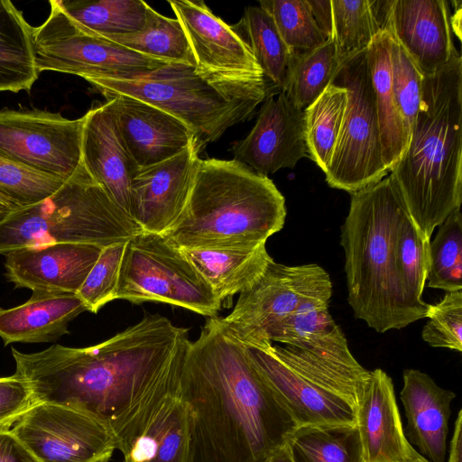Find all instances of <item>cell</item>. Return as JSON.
<instances>
[{
	"label": "cell",
	"mask_w": 462,
	"mask_h": 462,
	"mask_svg": "<svg viewBox=\"0 0 462 462\" xmlns=\"http://www.w3.org/2000/svg\"><path fill=\"white\" fill-rule=\"evenodd\" d=\"M180 377L190 414V462H262L296 429L219 317L189 340Z\"/></svg>",
	"instance_id": "6da1fadb"
},
{
	"label": "cell",
	"mask_w": 462,
	"mask_h": 462,
	"mask_svg": "<svg viewBox=\"0 0 462 462\" xmlns=\"http://www.w3.org/2000/svg\"><path fill=\"white\" fill-rule=\"evenodd\" d=\"M188 329L166 317L146 314L109 339L88 347L54 344L36 353L12 348L15 373L34 403L51 402L109 421L162 367L181 357Z\"/></svg>",
	"instance_id": "7a4b0ae2"
},
{
	"label": "cell",
	"mask_w": 462,
	"mask_h": 462,
	"mask_svg": "<svg viewBox=\"0 0 462 462\" xmlns=\"http://www.w3.org/2000/svg\"><path fill=\"white\" fill-rule=\"evenodd\" d=\"M462 58L457 52L423 76L421 99L407 147L390 171L420 234L436 227L462 202Z\"/></svg>",
	"instance_id": "3957f363"
},
{
	"label": "cell",
	"mask_w": 462,
	"mask_h": 462,
	"mask_svg": "<svg viewBox=\"0 0 462 462\" xmlns=\"http://www.w3.org/2000/svg\"><path fill=\"white\" fill-rule=\"evenodd\" d=\"M285 199L273 181L236 160L198 162L186 207L162 236L178 248L266 243L282 229Z\"/></svg>",
	"instance_id": "277c9868"
},
{
	"label": "cell",
	"mask_w": 462,
	"mask_h": 462,
	"mask_svg": "<svg viewBox=\"0 0 462 462\" xmlns=\"http://www.w3.org/2000/svg\"><path fill=\"white\" fill-rule=\"evenodd\" d=\"M406 211L389 174L351 194L348 214L340 228L348 304L356 319L379 333L415 322L394 261L395 234Z\"/></svg>",
	"instance_id": "5b68a950"
},
{
	"label": "cell",
	"mask_w": 462,
	"mask_h": 462,
	"mask_svg": "<svg viewBox=\"0 0 462 462\" xmlns=\"http://www.w3.org/2000/svg\"><path fill=\"white\" fill-rule=\"evenodd\" d=\"M87 81L106 98L125 95L171 114L192 131L200 152L231 126L251 119L271 93L268 81L208 79L194 66L174 62L131 80Z\"/></svg>",
	"instance_id": "8992f818"
},
{
	"label": "cell",
	"mask_w": 462,
	"mask_h": 462,
	"mask_svg": "<svg viewBox=\"0 0 462 462\" xmlns=\"http://www.w3.org/2000/svg\"><path fill=\"white\" fill-rule=\"evenodd\" d=\"M141 231L82 162L51 197L0 214V254L51 243L106 247Z\"/></svg>",
	"instance_id": "52a82bcc"
},
{
	"label": "cell",
	"mask_w": 462,
	"mask_h": 462,
	"mask_svg": "<svg viewBox=\"0 0 462 462\" xmlns=\"http://www.w3.org/2000/svg\"><path fill=\"white\" fill-rule=\"evenodd\" d=\"M184 355L157 372L110 420L123 462H190V414L180 377Z\"/></svg>",
	"instance_id": "ba28073f"
},
{
	"label": "cell",
	"mask_w": 462,
	"mask_h": 462,
	"mask_svg": "<svg viewBox=\"0 0 462 462\" xmlns=\"http://www.w3.org/2000/svg\"><path fill=\"white\" fill-rule=\"evenodd\" d=\"M43 23L32 26L39 73L56 71L90 79L131 80L171 62L154 59L109 41L71 18L59 0L49 1Z\"/></svg>",
	"instance_id": "9c48e42d"
},
{
	"label": "cell",
	"mask_w": 462,
	"mask_h": 462,
	"mask_svg": "<svg viewBox=\"0 0 462 462\" xmlns=\"http://www.w3.org/2000/svg\"><path fill=\"white\" fill-rule=\"evenodd\" d=\"M163 302L216 317L222 301L181 250L162 235L141 231L125 245L116 300Z\"/></svg>",
	"instance_id": "30bf717a"
},
{
	"label": "cell",
	"mask_w": 462,
	"mask_h": 462,
	"mask_svg": "<svg viewBox=\"0 0 462 462\" xmlns=\"http://www.w3.org/2000/svg\"><path fill=\"white\" fill-rule=\"evenodd\" d=\"M331 83L347 89L345 115L325 173L327 183L350 194L377 183L388 171L384 166L374 96L366 50L342 62Z\"/></svg>",
	"instance_id": "8fae6325"
},
{
	"label": "cell",
	"mask_w": 462,
	"mask_h": 462,
	"mask_svg": "<svg viewBox=\"0 0 462 462\" xmlns=\"http://www.w3.org/2000/svg\"><path fill=\"white\" fill-rule=\"evenodd\" d=\"M323 295L332 296V282L321 266L286 265L272 258L256 282L239 293L232 312L221 319L241 342H260L302 301Z\"/></svg>",
	"instance_id": "7c38bea8"
},
{
	"label": "cell",
	"mask_w": 462,
	"mask_h": 462,
	"mask_svg": "<svg viewBox=\"0 0 462 462\" xmlns=\"http://www.w3.org/2000/svg\"><path fill=\"white\" fill-rule=\"evenodd\" d=\"M12 431L38 462H110L116 450L108 420L57 403L33 404Z\"/></svg>",
	"instance_id": "4fadbf2b"
},
{
	"label": "cell",
	"mask_w": 462,
	"mask_h": 462,
	"mask_svg": "<svg viewBox=\"0 0 462 462\" xmlns=\"http://www.w3.org/2000/svg\"><path fill=\"white\" fill-rule=\"evenodd\" d=\"M85 119L39 109L0 110V155L68 179L82 163Z\"/></svg>",
	"instance_id": "5bb4252c"
},
{
	"label": "cell",
	"mask_w": 462,
	"mask_h": 462,
	"mask_svg": "<svg viewBox=\"0 0 462 462\" xmlns=\"http://www.w3.org/2000/svg\"><path fill=\"white\" fill-rule=\"evenodd\" d=\"M168 3L186 33L199 74L213 79L267 81L245 38L203 1Z\"/></svg>",
	"instance_id": "9a60e30c"
},
{
	"label": "cell",
	"mask_w": 462,
	"mask_h": 462,
	"mask_svg": "<svg viewBox=\"0 0 462 462\" xmlns=\"http://www.w3.org/2000/svg\"><path fill=\"white\" fill-rule=\"evenodd\" d=\"M229 151L234 160L260 175L294 168L300 159L309 157L304 110L285 91L271 92L263 100L251 131L235 142Z\"/></svg>",
	"instance_id": "2e32d148"
},
{
	"label": "cell",
	"mask_w": 462,
	"mask_h": 462,
	"mask_svg": "<svg viewBox=\"0 0 462 462\" xmlns=\"http://www.w3.org/2000/svg\"><path fill=\"white\" fill-rule=\"evenodd\" d=\"M241 343L261 378L290 415L296 428L356 425V411L347 402L290 367L274 353L273 342Z\"/></svg>",
	"instance_id": "e0dca14e"
},
{
	"label": "cell",
	"mask_w": 462,
	"mask_h": 462,
	"mask_svg": "<svg viewBox=\"0 0 462 462\" xmlns=\"http://www.w3.org/2000/svg\"><path fill=\"white\" fill-rule=\"evenodd\" d=\"M197 141L177 155L139 168L131 181L130 216L142 231L165 234L183 212L199 160Z\"/></svg>",
	"instance_id": "ac0fdd59"
},
{
	"label": "cell",
	"mask_w": 462,
	"mask_h": 462,
	"mask_svg": "<svg viewBox=\"0 0 462 462\" xmlns=\"http://www.w3.org/2000/svg\"><path fill=\"white\" fill-rule=\"evenodd\" d=\"M102 248L51 243L16 249L5 254V275L16 288L77 293Z\"/></svg>",
	"instance_id": "d6986e66"
},
{
	"label": "cell",
	"mask_w": 462,
	"mask_h": 462,
	"mask_svg": "<svg viewBox=\"0 0 462 462\" xmlns=\"http://www.w3.org/2000/svg\"><path fill=\"white\" fill-rule=\"evenodd\" d=\"M106 99L123 143L139 168L168 160L196 140L185 124L151 104L125 95Z\"/></svg>",
	"instance_id": "ffe728a7"
},
{
	"label": "cell",
	"mask_w": 462,
	"mask_h": 462,
	"mask_svg": "<svg viewBox=\"0 0 462 462\" xmlns=\"http://www.w3.org/2000/svg\"><path fill=\"white\" fill-rule=\"evenodd\" d=\"M449 3L394 0L389 32L423 76L435 73L458 52L452 40Z\"/></svg>",
	"instance_id": "44dd1931"
},
{
	"label": "cell",
	"mask_w": 462,
	"mask_h": 462,
	"mask_svg": "<svg viewBox=\"0 0 462 462\" xmlns=\"http://www.w3.org/2000/svg\"><path fill=\"white\" fill-rule=\"evenodd\" d=\"M85 116L82 162L110 199L131 217L130 186L139 167L123 143L107 101L89 109Z\"/></svg>",
	"instance_id": "7402d4cb"
},
{
	"label": "cell",
	"mask_w": 462,
	"mask_h": 462,
	"mask_svg": "<svg viewBox=\"0 0 462 462\" xmlns=\"http://www.w3.org/2000/svg\"><path fill=\"white\" fill-rule=\"evenodd\" d=\"M364 462H400L410 453L392 378L382 369L370 371L356 410Z\"/></svg>",
	"instance_id": "603a6c76"
},
{
	"label": "cell",
	"mask_w": 462,
	"mask_h": 462,
	"mask_svg": "<svg viewBox=\"0 0 462 462\" xmlns=\"http://www.w3.org/2000/svg\"><path fill=\"white\" fill-rule=\"evenodd\" d=\"M400 399L405 411L409 443L430 462H445L450 406L455 393L439 386L427 374L403 371Z\"/></svg>",
	"instance_id": "cb8c5ba5"
},
{
	"label": "cell",
	"mask_w": 462,
	"mask_h": 462,
	"mask_svg": "<svg viewBox=\"0 0 462 462\" xmlns=\"http://www.w3.org/2000/svg\"><path fill=\"white\" fill-rule=\"evenodd\" d=\"M274 353L297 373L356 410L370 371L351 354L344 336L314 346L272 344Z\"/></svg>",
	"instance_id": "d4e9b609"
},
{
	"label": "cell",
	"mask_w": 462,
	"mask_h": 462,
	"mask_svg": "<svg viewBox=\"0 0 462 462\" xmlns=\"http://www.w3.org/2000/svg\"><path fill=\"white\" fill-rule=\"evenodd\" d=\"M88 310L77 293L34 291L23 304L0 308V337L14 342H54L69 333V324Z\"/></svg>",
	"instance_id": "484cf974"
},
{
	"label": "cell",
	"mask_w": 462,
	"mask_h": 462,
	"mask_svg": "<svg viewBox=\"0 0 462 462\" xmlns=\"http://www.w3.org/2000/svg\"><path fill=\"white\" fill-rule=\"evenodd\" d=\"M180 249L222 302L253 285L272 259L266 243L234 247Z\"/></svg>",
	"instance_id": "4316f807"
},
{
	"label": "cell",
	"mask_w": 462,
	"mask_h": 462,
	"mask_svg": "<svg viewBox=\"0 0 462 462\" xmlns=\"http://www.w3.org/2000/svg\"><path fill=\"white\" fill-rule=\"evenodd\" d=\"M389 31L378 32L366 49L378 117L382 156L387 171L400 161L409 138L392 89Z\"/></svg>",
	"instance_id": "83f0119b"
},
{
	"label": "cell",
	"mask_w": 462,
	"mask_h": 462,
	"mask_svg": "<svg viewBox=\"0 0 462 462\" xmlns=\"http://www.w3.org/2000/svg\"><path fill=\"white\" fill-rule=\"evenodd\" d=\"M32 25L9 0H0V92L30 91L38 79Z\"/></svg>",
	"instance_id": "f1b7e54d"
},
{
	"label": "cell",
	"mask_w": 462,
	"mask_h": 462,
	"mask_svg": "<svg viewBox=\"0 0 462 462\" xmlns=\"http://www.w3.org/2000/svg\"><path fill=\"white\" fill-rule=\"evenodd\" d=\"M430 243V239L420 234L406 211L395 234L394 261L405 303L415 321L427 318L431 307L422 300L429 269Z\"/></svg>",
	"instance_id": "f546056e"
},
{
	"label": "cell",
	"mask_w": 462,
	"mask_h": 462,
	"mask_svg": "<svg viewBox=\"0 0 462 462\" xmlns=\"http://www.w3.org/2000/svg\"><path fill=\"white\" fill-rule=\"evenodd\" d=\"M286 443L294 462H364L356 425L299 427Z\"/></svg>",
	"instance_id": "4dcf8cb0"
},
{
	"label": "cell",
	"mask_w": 462,
	"mask_h": 462,
	"mask_svg": "<svg viewBox=\"0 0 462 462\" xmlns=\"http://www.w3.org/2000/svg\"><path fill=\"white\" fill-rule=\"evenodd\" d=\"M243 30L265 79L278 90L285 91L294 54L281 37L272 17L260 6L245 7L237 25Z\"/></svg>",
	"instance_id": "1f68e13d"
},
{
	"label": "cell",
	"mask_w": 462,
	"mask_h": 462,
	"mask_svg": "<svg viewBox=\"0 0 462 462\" xmlns=\"http://www.w3.org/2000/svg\"><path fill=\"white\" fill-rule=\"evenodd\" d=\"M100 36L154 59L195 67L189 41L179 20L166 17L150 5L147 10L146 24L141 31L128 34Z\"/></svg>",
	"instance_id": "d6a6232c"
},
{
	"label": "cell",
	"mask_w": 462,
	"mask_h": 462,
	"mask_svg": "<svg viewBox=\"0 0 462 462\" xmlns=\"http://www.w3.org/2000/svg\"><path fill=\"white\" fill-rule=\"evenodd\" d=\"M347 103V89L330 83L305 110L309 157L326 173L341 129Z\"/></svg>",
	"instance_id": "836d02e7"
},
{
	"label": "cell",
	"mask_w": 462,
	"mask_h": 462,
	"mask_svg": "<svg viewBox=\"0 0 462 462\" xmlns=\"http://www.w3.org/2000/svg\"><path fill=\"white\" fill-rule=\"evenodd\" d=\"M66 13L100 35L134 33L146 24L149 5L142 0H59Z\"/></svg>",
	"instance_id": "e575fe53"
},
{
	"label": "cell",
	"mask_w": 462,
	"mask_h": 462,
	"mask_svg": "<svg viewBox=\"0 0 462 462\" xmlns=\"http://www.w3.org/2000/svg\"><path fill=\"white\" fill-rule=\"evenodd\" d=\"M339 65L333 39L311 51L294 54L287 96L305 110L331 83Z\"/></svg>",
	"instance_id": "d590c367"
},
{
	"label": "cell",
	"mask_w": 462,
	"mask_h": 462,
	"mask_svg": "<svg viewBox=\"0 0 462 462\" xmlns=\"http://www.w3.org/2000/svg\"><path fill=\"white\" fill-rule=\"evenodd\" d=\"M430 243L428 287L446 292L462 290V215L457 209L439 225Z\"/></svg>",
	"instance_id": "8d00e7d4"
},
{
	"label": "cell",
	"mask_w": 462,
	"mask_h": 462,
	"mask_svg": "<svg viewBox=\"0 0 462 462\" xmlns=\"http://www.w3.org/2000/svg\"><path fill=\"white\" fill-rule=\"evenodd\" d=\"M331 296H316L302 301L297 310L267 333L266 340L304 346L333 333L339 326L328 311Z\"/></svg>",
	"instance_id": "74e56055"
},
{
	"label": "cell",
	"mask_w": 462,
	"mask_h": 462,
	"mask_svg": "<svg viewBox=\"0 0 462 462\" xmlns=\"http://www.w3.org/2000/svg\"><path fill=\"white\" fill-rule=\"evenodd\" d=\"M333 41L339 64L366 50L380 30L369 0H331Z\"/></svg>",
	"instance_id": "f35d334b"
},
{
	"label": "cell",
	"mask_w": 462,
	"mask_h": 462,
	"mask_svg": "<svg viewBox=\"0 0 462 462\" xmlns=\"http://www.w3.org/2000/svg\"><path fill=\"white\" fill-rule=\"evenodd\" d=\"M259 6L272 17L281 37L293 54L311 51L326 42L306 0H266L260 1Z\"/></svg>",
	"instance_id": "ab89813d"
},
{
	"label": "cell",
	"mask_w": 462,
	"mask_h": 462,
	"mask_svg": "<svg viewBox=\"0 0 462 462\" xmlns=\"http://www.w3.org/2000/svg\"><path fill=\"white\" fill-rule=\"evenodd\" d=\"M66 180L67 179L32 170L0 155V194L17 207L30 206L44 200L54 194Z\"/></svg>",
	"instance_id": "60d3db41"
},
{
	"label": "cell",
	"mask_w": 462,
	"mask_h": 462,
	"mask_svg": "<svg viewBox=\"0 0 462 462\" xmlns=\"http://www.w3.org/2000/svg\"><path fill=\"white\" fill-rule=\"evenodd\" d=\"M390 62L393 97L410 138L420 104L423 75L392 33Z\"/></svg>",
	"instance_id": "b9f144b4"
},
{
	"label": "cell",
	"mask_w": 462,
	"mask_h": 462,
	"mask_svg": "<svg viewBox=\"0 0 462 462\" xmlns=\"http://www.w3.org/2000/svg\"><path fill=\"white\" fill-rule=\"evenodd\" d=\"M125 243H116L103 247L88 273L78 296L85 303L88 311L97 313L106 303L116 300L121 263Z\"/></svg>",
	"instance_id": "7bdbcfd3"
},
{
	"label": "cell",
	"mask_w": 462,
	"mask_h": 462,
	"mask_svg": "<svg viewBox=\"0 0 462 462\" xmlns=\"http://www.w3.org/2000/svg\"><path fill=\"white\" fill-rule=\"evenodd\" d=\"M427 318L421 337L428 345L462 351V290L446 292L439 303L431 305Z\"/></svg>",
	"instance_id": "ee69618b"
},
{
	"label": "cell",
	"mask_w": 462,
	"mask_h": 462,
	"mask_svg": "<svg viewBox=\"0 0 462 462\" xmlns=\"http://www.w3.org/2000/svg\"><path fill=\"white\" fill-rule=\"evenodd\" d=\"M34 403L27 383L13 374L0 377V429H10Z\"/></svg>",
	"instance_id": "f6af8a7d"
},
{
	"label": "cell",
	"mask_w": 462,
	"mask_h": 462,
	"mask_svg": "<svg viewBox=\"0 0 462 462\" xmlns=\"http://www.w3.org/2000/svg\"><path fill=\"white\" fill-rule=\"evenodd\" d=\"M0 462H38L10 429H0Z\"/></svg>",
	"instance_id": "bcb514c9"
},
{
	"label": "cell",
	"mask_w": 462,
	"mask_h": 462,
	"mask_svg": "<svg viewBox=\"0 0 462 462\" xmlns=\"http://www.w3.org/2000/svg\"><path fill=\"white\" fill-rule=\"evenodd\" d=\"M306 4L325 40L333 39L331 0H306Z\"/></svg>",
	"instance_id": "7dc6e473"
},
{
	"label": "cell",
	"mask_w": 462,
	"mask_h": 462,
	"mask_svg": "<svg viewBox=\"0 0 462 462\" xmlns=\"http://www.w3.org/2000/svg\"><path fill=\"white\" fill-rule=\"evenodd\" d=\"M448 462H462V411H458L449 445Z\"/></svg>",
	"instance_id": "c3c4849f"
},
{
	"label": "cell",
	"mask_w": 462,
	"mask_h": 462,
	"mask_svg": "<svg viewBox=\"0 0 462 462\" xmlns=\"http://www.w3.org/2000/svg\"><path fill=\"white\" fill-rule=\"evenodd\" d=\"M262 462H294L291 454V450L287 445V443L271 455H269Z\"/></svg>",
	"instance_id": "681fc988"
},
{
	"label": "cell",
	"mask_w": 462,
	"mask_h": 462,
	"mask_svg": "<svg viewBox=\"0 0 462 462\" xmlns=\"http://www.w3.org/2000/svg\"><path fill=\"white\" fill-rule=\"evenodd\" d=\"M400 462H430L423 456H421L418 451H416L413 448H411L409 455Z\"/></svg>",
	"instance_id": "f907efd6"
},
{
	"label": "cell",
	"mask_w": 462,
	"mask_h": 462,
	"mask_svg": "<svg viewBox=\"0 0 462 462\" xmlns=\"http://www.w3.org/2000/svg\"><path fill=\"white\" fill-rule=\"evenodd\" d=\"M14 208H17L12 201L6 199L5 196L0 194V214L9 211Z\"/></svg>",
	"instance_id": "816d5d0a"
}]
</instances>
